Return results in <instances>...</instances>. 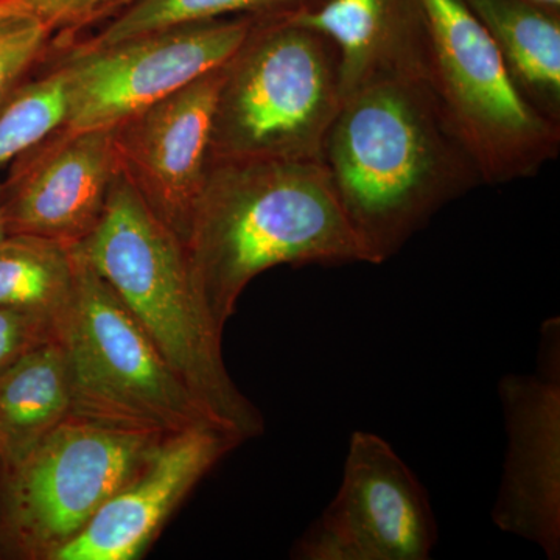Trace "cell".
Returning <instances> with one entry per match:
<instances>
[{
    "mask_svg": "<svg viewBox=\"0 0 560 560\" xmlns=\"http://www.w3.org/2000/svg\"><path fill=\"white\" fill-rule=\"evenodd\" d=\"M320 164L372 265L485 186L422 77L377 81L341 103Z\"/></svg>",
    "mask_w": 560,
    "mask_h": 560,
    "instance_id": "1",
    "label": "cell"
},
{
    "mask_svg": "<svg viewBox=\"0 0 560 560\" xmlns=\"http://www.w3.org/2000/svg\"><path fill=\"white\" fill-rule=\"evenodd\" d=\"M183 245L221 329L261 272L372 265L318 161L210 162Z\"/></svg>",
    "mask_w": 560,
    "mask_h": 560,
    "instance_id": "2",
    "label": "cell"
},
{
    "mask_svg": "<svg viewBox=\"0 0 560 560\" xmlns=\"http://www.w3.org/2000/svg\"><path fill=\"white\" fill-rule=\"evenodd\" d=\"M77 248L212 422L242 442L264 433V416L228 372L221 350L224 329L195 287L183 242L120 172L101 223Z\"/></svg>",
    "mask_w": 560,
    "mask_h": 560,
    "instance_id": "3",
    "label": "cell"
},
{
    "mask_svg": "<svg viewBox=\"0 0 560 560\" xmlns=\"http://www.w3.org/2000/svg\"><path fill=\"white\" fill-rule=\"evenodd\" d=\"M342 92L334 43L308 25L254 20L224 62L210 162H320Z\"/></svg>",
    "mask_w": 560,
    "mask_h": 560,
    "instance_id": "4",
    "label": "cell"
},
{
    "mask_svg": "<svg viewBox=\"0 0 560 560\" xmlns=\"http://www.w3.org/2000/svg\"><path fill=\"white\" fill-rule=\"evenodd\" d=\"M422 79L482 184L534 178L559 156L560 125L517 90L463 0H420Z\"/></svg>",
    "mask_w": 560,
    "mask_h": 560,
    "instance_id": "5",
    "label": "cell"
},
{
    "mask_svg": "<svg viewBox=\"0 0 560 560\" xmlns=\"http://www.w3.org/2000/svg\"><path fill=\"white\" fill-rule=\"evenodd\" d=\"M164 438L70 415L0 463V560H55Z\"/></svg>",
    "mask_w": 560,
    "mask_h": 560,
    "instance_id": "6",
    "label": "cell"
},
{
    "mask_svg": "<svg viewBox=\"0 0 560 560\" xmlns=\"http://www.w3.org/2000/svg\"><path fill=\"white\" fill-rule=\"evenodd\" d=\"M75 253V290L55 323L69 360L73 415L165 436L217 425L77 246Z\"/></svg>",
    "mask_w": 560,
    "mask_h": 560,
    "instance_id": "7",
    "label": "cell"
},
{
    "mask_svg": "<svg viewBox=\"0 0 560 560\" xmlns=\"http://www.w3.org/2000/svg\"><path fill=\"white\" fill-rule=\"evenodd\" d=\"M254 18L183 22L132 38L65 54L68 106L62 130H113L140 110L224 65Z\"/></svg>",
    "mask_w": 560,
    "mask_h": 560,
    "instance_id": "8",
    "label": "cell"
},
{
    "mask_svg": "<svg viewBox=\"0 0 560 560\" xmlns=\"http://www.w3.org/2000/svg\"><path fill=\"white\" fill-rule=\"evenodd\" d=\"M436 545V517L415 471L378 434L353 431L340 489L291 558L427 560Z\"/></svg>",
    "mask_w": 560,
    "mask_h": 560,
    "instance_id": "9",
    "label": "cell"
},
{
    "mask_svg": "<svg viewBox=\"0 0 560 560\" xmlns=\"http://www.w3.org/2000/svg\"><path fill=\"white\" fill-rule=\"evenodd\" d=\"M508 447L492 521L560 558V319L545 320L533 374L499 385Z\"/></svg>",
    "mask_w": 560,
    "mask_h": 560,
    "instance_id": "10",
    "label": "cell"
},
{
    "mask_svg": "<svg viewBox=\"0 0 560 560\" xmlns=\"http://www.w3.org/2000/svg\"><path fill=\"white\" fill-rule=\"evenodd\" d=\"M223 66L113 128L119 172L180 242L208 178L212 114Z\"/></svg>",
    "mask_w": 560,
    "mask_h": 560,
    "instance_id": "11",
    "label": "cell"
},
{
    "mask_svg": "<svg viewBox=\"0 0 560 560\" xmlns=\"http://www.w3.org/2000/svg\"><path fill=\"white\" fill-rule=\"evenodd\" d=\"M117 173L113 130L58 128L14 161L2 186L7 234L75 248L101 223Z\"/></svg>",
    "mask_w": 560,
    "mask_h": 560,
    "instance_id": "12",
    "label": "cell"
},
{
    "mask_svg": "<svg viewBox=\"0 0 560 560\" xmlns=\"http://www.w3.org/2000/svg\"><path fill=\"white\" fill-rule=\"evenodd\" d=\"M243 444L213 423L168 434L55 560H138L195 488Z\"/></svg>",
    "mask_w": 560,
    "mask_h": 560,
    "instance_id": "13",
    "label": "cell"
},
{
    "mask_svg": "<svg viewBox=\"0 0 560 560\" xmlns=\"http://www.w3.org/2000/svg\"><path fill=\"white\" fill-rule=\"evenodd\" d=\"M294 20L334 43L342 101L377 81L422 77L420 0H327Z\"/></svg>",
    "mask_w": 560,
    "mask_h": 560,
    "instance_id": "14",
    "label": "cell"
},
{
    "mask_svg": "<svg viewBox=\"0 0 560 560\" xmlns=\"http://www.w3.org/2000/svg\"><path fill=\"white\" fill-rule=\"evenodd\" d=\"M495 44L512 81L560 125V13L534 0H463Z\"/></svg>",
    "mask_w": 560,
    "mask_h": 560,
    "instance_id": "15",
    "label": "cell"
},
{
    "mask_svg": "<svg viewBox=\"0 0 560 560\" xmlns=\"http://www.w3.org/2000/svg\"><path fill=\"white\" fill-rule=\"evenodd\" d=\"M70 415L69 360L54 330L0 372V463L27 452Z\"/></svg>",
    "mask_w": 560,
    "mask_h": 560,
    "instance_id": "16",
    "label": "cell"
},
{
    "mask_svg": "<svg viewBox=\"0 0 560 560\" xmlns=\"http://www.w3.org/2000/svg\"><path fill=\"white\" fill-rule=\"evenodd\" d=\"M75 279V248L32 235H7L0 242V308L57 323L72 300Z\"/></svg>",
    "mask_w": 560,
    "mask_h": 560,
    "instance_id": "17",
    "label": "cell"
},
{
    "mask_svg": "<svg viewBox=\"0 0 560 560\" xmlns=\"http://www.w3.org/2000/svg\"><path fill=\"white\" fill-rule=\"evenodd\" d=\"M327 0H130L103 22L101 31L81 40L90 47L109 46L183 22L248 16L287 20L312 13Z\"/></svg>",
    "mask_w": 560,
    "mask_h": 560,
    "instance_id": "18",
    "label": "cell"
},
{
    "mask_svg": "<svg viewBox=\"0 0 560 560\" xmlns=\"http://www.w3.org/2000/svg\"><path fill=\"white\" fill-rule=\"evenodd\" d=\"M86 27L60 11H33L0 21V110L40 66L65 55Z\"/></svg>",
    "mask_w": 560,
    "mask_h": 560,
    "instance_id": "19",
    "label": "cell"
},
{
    "mask_svg": "<svg viewBox=\"0 0 560 560\" xmlns=\"http://www.w3.org/2000/svg\"><path fill=\"white\" fill-rule=\"evenodd\" d=\"M68 106L65 55L28 81L0 110V168L62 127Z\"/></svg>",
    "mask_w": 560,
    "mask_h": 560,
    "instance_id": "20",
    "label": "cell"
},
{
    "mask_svg": "<svg viewBox=\"0 0 560 560\" xmlns=\"http://www.w3.org/2000/svg\"><path fill=\"white\" fill-rule=\"evenodd\" d=\"M54 330V320L0 308V372Z\"/></svg>",
    "mask_w": 560,
    "mask_h": 560,
    "instance_id": "21",
    "label": "cell"
},
{
    "mask_svg": "<svg viewBox=\"0 0 560 560\" xmlns=\"http://www.w3.org/2000/svg\"><path fill=\"white\" fill-rule=\"evenodd\" d=\"M121 2L124 0H0V21L33 11H60L92 27L113 16Z\"/></svg>",
    "mask_w": 560,
    "mask_h": 560,
    "instance_id": "22",
    "label": "cell"
},
{
    "mask_svg": "<svg viewBox=\"0 0 560 560\" xmlns=\"http://www.w3.org/2000/svg\"><path fill=\"white\" fill-rule=\"evenodd\" d=\"M534 2L539 3V5L545 7V9L560 13V0H534Z\"/></svg>",
    "mask_w": 560,
    "mask_h": 560,
    "instance_id": "23",
    "label": "cell"
},
{
    "mask_svg": "<svg viewBox=\"0 0 560 560\" xmlns=\"http://www.w3.org/2000/svg\"><path fill=\"white\" fill-rule=\"evenodd\" d=\"M7 228L5 221H3V210H2V186H0V242L7 237Z\"/></svg>",
    "mask_w": 560,
    "mask_h": 560,
    "instance_id": "24",
    "label": "cell"
}]
</instances>
